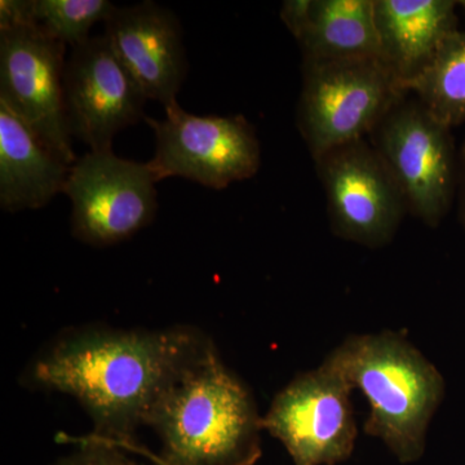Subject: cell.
<instances>
[{
  "label": "cell",
  "mask_w": 465,
  "mask_h": 465,
  "mask_svg": "<svg viewBox=\"0 0 465 465\" xmlns=\"http://www.w3.org/2000/svg\"><path fill=\"white\" fill-rule=\"evenodd\" d=\"M149 427L162 440V455L136 440L103 442L155 465H256L262 457L264 430L256 401L215 345L167 391Z\"/></svg>",
  "instance_id": "2"
},
{
  "label": "cell",
  "mask_w": 465,
  "mask_h": 465,
  "mask_svg": "<svg viewBox=\"0 0 465 465\" xmlns=\"http://www.w3.org/2000/svg\"><path fill=\"white\" fill-rule=\"evenodd\" d=\"M67 166L39 134L0 104V206L38 210L64 193Z\"/></svg>",
  "instance_id": "14"
},
{
  "label": "cell",
  "mask_w": 465,
  "mask_h": 465,
  "mask_svg": "<svg viewBox=\"0 0 465 465\" xmlns=\"http://www.w3.org/2000/svg\"><path fill=\"white\" fill-rule=\"evenodd\" d=\"M458 5H460L461 9H463L465 15V0H461V2H458Z\"/></svg>",
  "instance_id": "22"
},
{
  "label": "cell",
  "mask_w": 465,
  "mask_h": 465,
  "mask_svg": "<svg viewBox=\"0 0 465 465\" xmlns=\"http://www.w3.org/2000/svg\"><path fill=\"white\" fill-rule=\"evenodd\" d=\"M354 388L331 361L302 372L275 394L262 430L282 443L293 465H338L356 449Z\"/></svg>",
  "instance_id": "5"
},
{
  "label": "cell",
  "mask_w": 465,
  "mask_h": 465,
  "mask_svg": "<svg viewBox=\"0 0 465 465\" xmlns=\"http://www.w3.org/2000/svg\"><path fill=\"white\" fill-rule=\"evenodd\" d=\"M104 24L113 51L148 100L158 101L164 109L177 103L188 63L176 15L148 0L116 7Z\"/></svg>",
  "instance_id": "12"
},
{
  "label": "cell",
  "mask_w": 465,
  "mask_h": 465,
  "mask_svg": "<svg viewBox=\"0 0 465 465\" xmlns=\"http://www.w3.org/2000/svg\"><path fill=\"white\" fill-rule=\"evenodd\" d=\"M457 5L452 0H374L381 60L402 85L420 74L442 43L458 32Z\"/></svg>",
  "instance_id": "13"
},
{
  "label": "cell",
  "mask_w": 465,
  "mask_h": 465,
  "mask_svg": "<svg viewBox=\"0 0 465 465\" xmlns=\"http://www.w3.org/2000/svg\"><path fill=\"white\" fill-rule=\"evenodd\" d=\"M65 440L76 443L79 449L67 457L58 459L54 465H142L128 458L124 450L90 436L79 439L66 436Z\"/></svg>",
  "instance_id": "18"
},
{
  "label": "cell",
  "mask_w": 465,
  "mask_h": 465,
  "mask_svg": "<svg viewBox=\"0 0 465 465\" xmlns=\"http://www.w3.org/2000/svg\"><path fill=\"white\" fill-rule=\"evenodd\" d=\"M312 0H286L281 8V20L298 41L307 26Z\"/></svg>",
  "instance_id": "20"
},
{
  "label": "cell",
  "mask_w": 465,
  "mask_h": 465,
  "mask_svg": "<svg viewBox=\"0 0 465 465\" xmlns=\"http://www.w3.org/2000/svg\"><path fill=\"white\" fill-rule=\"evenodd\" d=\"M298 42L304 63L381 58L374 0H312Z\"/></svg>",
  "instance_id": "15"
},
{
  "label": "cell",
  "mask_w": 465,
  "mask_h": 465,
  "mask_svg": "<svg viewBox=\"0 0 465 465\" xmlns=\"http://www.w3.org/2000/svg\"><path fill=\"white\" fill-rule=\"evenodd\" d=\"M450 131L418 100H403L371 134L407 210L430 228L448 215L457 192L459 164Z\"/></svg>",
  "instance_id": "8"
},
{
  "label": "cell",
  "mask_w": 465,
  "mask_h": 465,
  "mask_svg": "<svg viewBox=\"0 0 465 465\" xmlns=\"http://www.w3.org/2000/svg\"><path fill=\"white\" fill-rule=\"evenodd\" d=\"M213 347L194 327L79 330L47 349L29 378L42 390L74 397L94 421V439L127 442Z\"/></svg>",
  "instance_id": "1"
},
{
  "label": "cell",
  "mask_w": 465,
  "mask_h": 465,
  "mask_svg": "<svg viewBox=\"0 0 465 465\" xmlns=\"http://www.w3.org/2000/svg\"><path fill=\"white\" fill-rule=\"evenodd\" d=\"M403 87L450 130L465 124V32L451 34L423 72Z\"/></svg>",
  "instance_id": "16"
},
{
  "label": "cell",
  "mask_w": 465,
  "mask_h": 465,
  "mask_svg": "<svg viewBox=\"0 0 465 465\" xmlns=\"http://www.w3.org/2000/svg\"><path fill=\"white\" fill-rule=\"evenodd\" d=\"M33 0H2L0 2V30L34 26Z\"/></svg>",
  "instance_id": "19"
},
{
  "label": "cell",
  "mask_w": 465,
  "mask_h": 465,
  "mask_svg": "<svg viewBox=\"0 0 465 465\" xmlns=\"http://www.w3.org/2000/svg\"><path fill=\"white\" fill-rule=\"evenodd\" d=\"M159 183L149 162L88 152L70 167L64 193L73 202V235L85 244L112 246L152 224Z\"/></svg>",
  "instance_id": "7"
},
{
  "label": "cell",
  "mask_w": 465,
  "mask_h": 465,
  "mask_svg": "<svg viewBox=\"0 0 465 465\" xmlns=\"http://www.w3.org/2000/svg\"><path fill=\"white\" fill-rule=\"evenodd\" d=\"M298 127L314 161L365 140L407 92L379 57L304 63Z\"/></svg>",
  "instance_id": "4"
},
{
  "label": "cell",
  "mask_w": 465,
  "mask_h": 465,
  "mask_svg": "<svg viewBox=\"0 0 465 465\" xmlns=\"http://www.w3.org/2000/svg\"><path fill=\"white\" fill-rule=\"evenodd\" d=\"M314 162L333 234L367 249L390 244L409 210L396 177L372 143L360 140L339 146Z\"/></svg>",
  "instance_id": "9"
},
{
  "label": "cell",
  "mask_w": 465,
  "mask_h": 465,
  "mask_svg": "<svg viewBox=\"0 0 465 465\" xmlns=\"http://www.w3.org/2000/svg\"><path fill=\"white\" fill-rule=\"evenodd\" d=\"M458 185L459 215H460L461 225L465 229V142L460 150V157H459Z\"/></svg>",
  "instance_id": "21"
},
{
  "label": "cell",
  "mask_w": 465,
  "mask_h": 465,
  "mask_svg": "<svg viewBox=\"0 0 465 465\" xmlns=\"http://www.w3.org/2000/svg\"><path fill=\"white\" fill-rule=\"evenodd\" d=\"M64 90L70 133L90 152L112 150L116 134L146 118L148 97L105 34L73 48Z\"/></svg>",
  "instance_id": "11"
},
{
  "label": "cell",
  "mask_w": 465,
  "mask_h": 465,
  "mask_svg": "<svg viewBox=\"0 0 465 465\" xmlns=\"http://www.w3.org/2000/svg\"><path fill=\"white\" fill-rule=\"evenodd\" d=\"M326 358L365 396L363 432L381 440L401 464L420 460L445 399L440 370L405 335L390 330L349 335Z\"/></svg>",
  "instance_id": "3"
},
{
  "label": "cell",
  "mask_w": 465,
  "mask_h": 465,
  "mask_svg": "<svg viewBox=\"0 0 465 465\" xmlns=\"http://www.w3.org/2000/svg\"><path fill=\"white\" fill-rule=\"evenodd\" d=\"M116 5L109 0H33L34 26L72 45L87 42L94 24L105 23Z\"/></svg>",
  "instance_id": "17"
},
{
  "label": "cell",
  "mask_w": 465,
  "mask_h": 465,
  "mask_svg": "<svg viewBox=\"0 0 465 465\" xmlns=\"http://www.w3.org/2000/svg\"><path fill=\"white\" fill-rule=\"evenodd\" d=\"M65 43L36 26L0 30V104L72 167L76 162L65 106Z\"/></svg>",
  "instance_id": "10"
},
{
  "label": "cell",
  "mask_w": 465,
  "mask_h": 465,
  "mask_svg": "<svg viewBox=\"0 0 465 465\" xmlns=\"http://www.w3.org/2000/svg\"><path fill=\"white\" fill-rule=\"evenodd\" d=\"M164 110L163 121L145 118L155 134L149 164L158 182L179 176L222 191L258 173L262 149L244 116L191 114L177 103Z\"/></svg>",
  "instance_id": "6"
}]
</instances>
